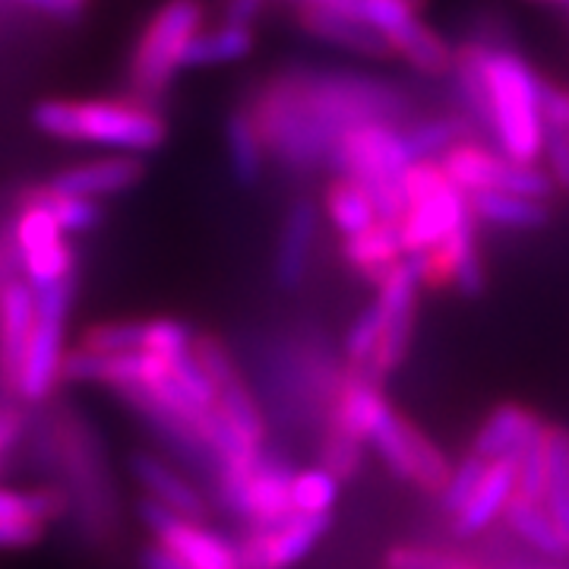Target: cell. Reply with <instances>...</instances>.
<instances>
[{"mask_svg":"<svg viewBox=\"0 0 569 569\" xmlns=\"http://www.w3.org/2000/svg\"><path fill=\"white\" fill-rule=\"evenodd\" d=\"M36 326V288L22 272L0 284V389L17 399L26 346Z\"/></svg>","mask_w":569,"mask_h":569,"instance_id":"9a60e30c","label":"cell"},{"mask_svg":"<svg viewBox=\"0 0 569 569\" xmlns=\"http://www.w3.org/2000/svg\"><path fill=\"white\" fill-rule=\"evenodd\" d=\"M503 519H507L509 531H512L526 548L535 550V553H541V557H548V560H567L569 557V541L560 535V529H557V522L550 519V512L545 509V503H531V500L512 497L507 512H503Z\"/></svg>","mask_w":569,"mask_h":569,"instance_id":"d4e9b609","label":"cell"},{"mask_svg":"<svg viewBox=\"0 0 569 569\" xmlns=\"http://www.w3.org/2000/svg\"><path fill=\"white\" fill-rule=\"evenodd\" d=\"M73 266H77V257H73V247L67 241H58V244L44 247V250H36L29 257L20 260V272L29 279V284L41 291L48 284L63 282V279H73Z\"/></svg>","mask_w":569,"mask_h":569,"instance_id":"e575fe53","label":"cell"},{"mask_svg":"<svg viewBox=\"0 0 569 569\" xmlns=\"http://www.w3.org/2000/svg\"><path fill=\"white\" fill-rule=\"evenodd\" d=\"M387 39L389 44H392V51H396L411 70H418L421 77H430V80L449 77L456 48H452L449 41L440 39L433 29H427L425 22H418V17L392 26L387 32Z\"/></svg>","mask_w":569,"mask_h":569,"instance_id":"603a6c76","label":"cell"},{"mask_svg":"<svg viewBox=\"0 0 569 569\" xmlns=\"http://www.w3.org/2000/svg\"><path fill=\"white\" fill-rule=\"evenodd\" d=\"M288 3H310V7L339 10L346 17L377 26L380 32H389L392 26L418 17L427 7V0H288Z\"/></svg>","mask_w":569,"mask_h":569,"instance_id":"d6a6232c","label":"cell"},{"mask_svg":"<svg viewBox=\"0 0 569 569\" xmlns=\"http://www.w3.org/2000/svg\"><path fill=\"white\" fill-rule=\"evenodd\" d=\"M142 569H193L183 563L181 557H174L171 550H164L162 545H149V548H142Z\"/></svg>","mask_w":569,"mask_h":569,"instance_id":"7dc6e473","label":"cell"},{"mask_svg":"<svg viewBox=\"0 0 569 569\" xmlns=\"http://www.w3.org/2000/svg\"><path fill=\"white\" fill-rule=\"evenodd\" d=\"M490 86V140L519 164H535L545 152V118H541V80L522 54L503 44H488L485 58Z\"/></svg>","mask_w":569,"mask_h":569,"instance_id":"277c9868","label":"cell"},{"mask_svg":"<svg viewBox=\"0 0 569 569\" xmlns=\"http://www.w3.org/2000/svg\"><path fill=\"white\" fill-rule=\"evenodd\" d=\"M545 152H548L550 181L557 190H569V133L545 123Z\"/></svg>","mask_w":569,"mask_h":569,"instance_id":"b9f144b4","label":"cell"},{"mask_svg":"<svg viewBox=\"0 0 569 569\" xmlns=\"http://www.w3.org/2000/svg\"><path fill=\"white\" fill-rule=\"evenodd\" d=\"M545 481H548V452H545V437H538L531 447L516 456V497L541 503L545 500Z\"/></svg>","mask_w":569,"mask_h":569,"instance_id":"74e56055","label":"cell"},{"mask_svg":"<svg viewBox=\"0 0 569 569\" xmlns=\"http://www.w3.org/2000/svg\"><path fill=\"white\" fill-rule=\"evenodd\" d=\"M402 140H406L411 162L433 159L447 152L452 142L459 140H481L478 127L468 121L466 114H440V118H421V121L402 123Z\"/></svg>","mask_w":569,"mask_h":569,"instance_id":"484cf974","label":"cell"},{"mask_svg":"<svg viewBox=\"0 0 569 569\" xmlns=\"http://www.w3.org/2000/svg\"><path fill=\"white\" fill-rule=\"evenodd\" d=\"M440 164L449 174V181L456 183L462 193L507 190V193H522V197H538V200H548L553 193L550 174L538 171L535 164L512 162L503 152H493L481 140L452 142L443 152Z\"/></svg>","mask_w":569,"mask_h":569,"instance_id":"9c48e42d","label":"cell"},{"mask_svg":"<svg viewBox=\"0 0 569 569\" xmlns=\"http://www.w3.org/2000/svg\"><path fill=\"white\" fill-rule=\"evenodd\" d=\"M459 569H466V567H459Z\"/></svg>","mask_w":569,"mask_h":569,"instance_id":"816d5d0a","label":"cell"},{"mask_svg":"<svg viewBox=\"0 0 569 569\" xmlns=\"http://www.w3.org/2000/svg\"><path fill=\"white\" fill-rule=\"evenodd\" d=\"M516 497V459H490L488 471L466 507L452 516V531L459 538H475L488 531Z\"/></svg>","mask_w":569,"mask_h":569,"instance_id":"ffe728a7","label":"cell"},{"mask_svg":"<svg viewBox=\"0 0 569 569\" xmlns=\"http://www.w3.org/2000/svg\"><path fill=\"white\" fill-rule=\"evenodd\" d=\"M317 228H320V212L310 200H295L288 206L279 231V247H276V282L282 288H298L307 279L313 244H317Z\"/></svg>","mask_w":569,"mask_h":569,"instance_id":"ac0fdd59","label":"cell"},{"mask_svg":"<svg viewBox=\"0 0 569 569\" xmlns=\"http://www.w3.org/2000/svg\"><path fill=\"white\" fill-rule=\"evenodd\" d=\"M130 471L137 478V485L146 490L149 500L162 503V507L174 509L181 516H193V519H203L206 500L200 490L193 488L183 475H178L171 466H164L159 456L152 452H137L130 459Z\"/></svg>","mask_w":569,"mask_h":569,"instance_id":"7402d4cb","label":"cell"},{"mask_svg":"<svg viewBox=\"0 0 569 569\" xmlns=\"http://www.w3.org/2000/svg\"><path fill=\"white\" fill-rule=\"evenodd\" d=\"M418 284L421 282L408 260H402L383 282L377 284L380 288L377 301L383 307V329H380V342H377L370 365L361 370L367 377L383 380L406 361L411 336H415V317H418Z\"/></svg>","mask_w":569,"mask_h":569,"instance_id":"8fae6325","label":"cell"},{"mask_svg":"<svg viewBox=\"0 0 569 569\" xmlns=\"http://www.w3.org/2000/svg\"><path fill=\"white\" fill-rule=\"evenodd\" d=\"M468 209L478 222L497 224V228H541L548 224L550 209L538 197H522V193H507V190H475L466 193Z\"/></svg>","mask_w":569,"mask_h":569,"instance_id":"cb8c5ba5","label":"cell"},{"mask_svg":"<svg viewBox=\"0 0 569 569\" xmlns=\"http://www.w3.org/2000/svg\"><path fill=\"white\" fill-rule=\"evenodd\" d=\"M269 0H224L222 3V22H234V26H253L263 17Z\"/></svg>","mask_w":569,"mask_h":569,"instance_id":"f6af8a7d","label":"cell"},{"mask_svg":"<svg viewBox=\"0 0 569 569\" xmlns=\"http://www.w3.org/2000/svg\"><path fill=\"white\" fill-rule=\"evenodd\" d=\"M332 164L361 183L377 206V216L399 222L406 216V174L411 168L399 123H358L339 137Z\"/></svg>","mask_w":569,"mask_h":569,"instance_id":"5b68a950","label":"cell"},{"mask_svg":"<svg viewBox=\"0 0 569 569\" xmlns=\"http://www.w3.org/2000/svg\"><path fill=\"white\" fill-rule=\"evenodd\" d=\"M452 284L466 295V298H478L488 284V269H485V257H481V241L478 234L462 247L459 260H456V272H452Z\"/></svg>","mask_w":569,"mask_h":569,"instance_id":"60d3db41","label":"cell"},{"mask_svg":"<svg viewBox=\"0 0 569 569\" xmlns=\"http://www.w3.org/2000/svg\"><path fill=\"white\" fill-rule=\"evenodd\" d=\"M485 471H488V459H481L478 452H468L459 466L449 468L443 488L437 490L443 512L456 516L459 509L466 507L468 500H471V493H475V490H478V485H481Z\"/></svg>","mask_w":569,"mask_h":569,"instance_id":"d590c367","label":"cell"},{"mask_svg":"<svg viewBox=\"0 0 569 569\" xmlns=\"http://www.w3.org/2000/svg\"><path fill=\"white\" fill-rule=\"evenodd\" d=\"M339 488H342V478L332 475L326 466L295 471L291 490H288L291 512L295 516H329V509L339 500Z\"/></svg>","mask_w":569,"mask_h":569,"instance_id":"836d02e7","label":"cell"},{"mask_svg":"<svg viewBox=\"0 0 569 569\" xmlns=\"http://www.w3.org/2000/svg\"><path fill=\"white\" fill-rule=\"evenodd\" d=\"M291 468L282 462L260 456V462L250 468L241 478H228L219 481L224 507L234 516H241L247 526H272L284 516H291Z\"/></svg>","mask_w":569,"mask_h":569,"instance_id":"4fadbf2b","label":"cell"},{"mask_svg":"<svg viewBox=\"0 0 569 569\" xmlns=\"http://www.w3.org/2000/svg\"><path fill=\"white\" fill-rule=\"evenodd\" d=\"M531 3H553V7H569V0H531Z\"/></svg>","mask_w":569,"mask_h":569,"instance_id":"681fc988","label":"cell"},{"mask_svg":"<svg viewBox=\"0 0 569 569\" xmlns=\"http://www.w3.org/2000/svg\"><path fill=\"white\" fill-rule=\"evenodd\" d=\"M140 519L156 538V545L181 557L187 567L193 569H241L238 545L222 538L219 531L206 529L203 519L181 516L174 509L162 507L149 497L140 500Z\"/></svg>","mask_w":569,"mask_h":569,"instance_id":"30bf717a","label":"cell"},{"mask_svg":"<svg viewBox=\"0 0 569 569\" xmlns=\"http://www.w3.org/2000/svg\"><path fill=\"white\" fill-rule=\"evenodd\" d=\"M295 22L305 29L307 36L326 41L332 48H346V51H355V54H367V58H389V54H396L387 32H380L370 22L346 17L339 10L295 3Z\"/></svg>","mask_w":569,"mask_h":569,"instance_id":"2e32d148","label":"cell"},{"mask_svg":"<svg viewBox=\"0 0 569 569\" xmlns=\"http://www.w3.org/2000/svg\"><path fill=\"white\" fill-rule=\"evenodd\" d=\"M406 216L399 219V238L406 257L425 253L459 228L468 216V197L449 181L443 164L433 159L411 162L406 174Z\"/></svg>","mask_w":569,"mask_h":569,"instance_id":"52a82bcc","label":"cell"},{"mask_svg":"<svg viewBox=\"0 0 569 569\" xmlns=\"http://www.w3.org/2000/svg\"><path fill=\"white\" fill-rule=\"evenodd\" d=\"M67 512L63 490H13L0 488V522H32V526H51Z\"/></svg>","mask_w":569,"mask_h":569,"instance_id":"4dcf8cb0","label":"cell"},{"mask_svg":"<svg viewBox=\"0 0 569 569\" xmlns=\"http://www.w3.org/2000/svg\"><path fill=\"white\" fill-rule=\"evenodd\" d=\"M44 538V526L32 522H0V550L36 548Z\"/></svg>","mask_w":569,"mask_h":569,"instance_id":"7bdbcfd3","label":"cell"},{"mask_svg":"<svg viewBox=\"0 0 569 569\" xmlns=\"http://www.w3.org/2000/svg\"><path fill=\"white\" fill-rule=\"evenodd\" d=\"M329 425L342 427L365 447L377 449L383 466L415 488L437 493L449 475V459L433 440H427L418 427L402 418L380 389V380L351 370L339 377L332 389Z\"/></svg>","mask_w":569,"mask_h":569,"instance_id":"7a4b0ae2","label":"cell"},{"mask_svg":"<svg viewBox=\"0 0 569 569\" xmlns=\"http://www.w3.org/2000/svg\"><path fill=\"white\" fill-rule=\"evenodd\" d=\"M545 452H548V481H545V509L557 522L560 535L569 541V430L550 427L545 433Z\"/></svg>","mask_w":569,"mask_h":569,"instance_id":"f546056e","label":"cell"},{"mask_svg":"<svg viewBox=\"0 0 569 569\" xmlns=\"http://www.w3.org/2000/svg\"><path fill=\"white\" fill-rule=\"evenodd\" d=\"M13 272H20V260H17V247H13V241L7 238H0V284L7 282Z\"/></svg>","mask_w":569,"mask_h":569,"instance_id":"c3c4849f","label":"cell"},{"mask_svg":"<svg viewBox=\"0 0 569 569\" xmlns=\"http://www.w3.org/2000/svg\"><path fill=\"white\" fill-rule=\"evenodd\" d=\"M342 260L361 279H367L370 284H380L396 266L406 260L402 238H399V222L377 219L367 231L346 238L342 241Z\"/></svg>","mask_w":569,"mask_h":569,"instance_id":"44dd1931","label":"cell"},{"mask_svg":"<svg viewBox=\"0 0 569 569\" xmlns=\"http://www.w3.org/2000/svg\"><path fill=\"white\" fill-rule=\"evenodd\" d=\"M73 3H77V7H82V3H86V0H73Z\"/></svg>","mask_w":569,"mask_h":569,"instance_id":"f907efd6","label":"cell"},{"mask_svg":"<svg viewBox=\"0 0 569 569\" xmlns=\"http://www.w3.org/2000/svg\"><path fill=\"white\" fill-rule=\"evenodd\" d=\"M253 29L250 26H234V22H222L209 32H197L187 51H183L181 70L187 67H222V63L244 61L253 51Z\"/></svg>","mask_w":569,"mask_h":569,"instance_id":"4316f807","label":"cell"},{"mask_svg":"<svg viewBox=\"0 0 569 569\" xmlns=\"http://www.w3.org/2000/svg\"><path fill=\"white\" fill-rule=\"evenodd\" d=\"M323 209L329 216V222L336 224V231L342 238H351V234H361L370 224L377 222V206L367 197V190L361 183H355L351 178H336V181L326 183L323 193Z\"/></svg>","mask_w":569,"mask_h":569,"instance_id":"f1b7e54d","label":"cell"},{"mask_svg":"<svg viewBox=\"0 0 569 569\" xmlns=\"http://www.w3.org/2000/svg\"><path fill=\"white\" fill-rule=\"evenodd\" d=\"M142 178H146V164L137 156H104V159L63 168L61 174H54L48 183L63 190V193L102 200V197L133 190Z\"/></svg>","mask_w":569,"mask_h":569,"instance_id":"e0dca14e","label":"cell"},{"mask_svg":"<svg viewBox=\"0 0 569 569\" xmlns=\"http://www.w3.org/2000/svg\"><path fill=\"white\" fill-rule=\"evenodd\" d=\"M193 342L190 326L181 320H114V323L89 326L77 348L89 355H121V351H162L181 355Z\"/></svg>","mask_w":569,"mask_h":569,"instance_id":"5bb4252c","label":"cell"},{"mask_svg":"<svg viewBox=\"0 0 569 569\" xmlns=\"http://www.w3.org/2000/svg\"><path fill=\"white\" fill-rule=\"evenodd\" d=\"M380 329H383V307L380 301H373L355 317V323L348 326L346 332V358L351 370H365L370 365L377 342H380Z\"/></svg>","mask_w":569,"mask_h":569,"instance_id":"8d00e7d4","label":"cell"},{"mask_svg":"<svg viewBox=\"0 0 569 569\" xmlns=\"http://www.w3.org/2000/svg\"><path fill=\"white\" fill-rule=\"evenodd\" d=\"M548 425L529 411V408L507 402L497 406L485 418V425L478 427L471 452H478L481 459H516L526 447H531L538 437H545Z\"/></svg>","mask_w":569,"mask_h":569,"instance_id":"d6986e66","label":"cell"},{"mask_svg":"<svg viewBox=\"0 0 569 569\" xmlns=\"http://www.w3.org/2000/svg\"><path fill=\"white\" fill-rule=\"evenodd\" d=\"M29 197H36L39 203L51 209V216L58 219L63 234H89L92 228H99L104 219V209L92 197H77V193H63L51 183H39L26 190Z\"/></svg>","mask_w":569,"mask_h":569,"instance_id":"1f68e13d","label":"cell"},{"mask_svg":"<svg viewBox=\"0 0 569 569\" xmlns=\"http://www.w3.org/2000/svg\"><path fill=\"white\" fill-rule=\"evenodd\" d=\"M462 563L443 548L399 545L387 553V569H459Z\"/></svg>","mask_w":569,"mask_h":569,"instance_id":"ab89813d","label":"cell"},{"mask_svg":"<svg viewBox=\"0 0 569 569\" xmlns=\"http://www.w3.org/2000/svg\"><path fill=\"white\" fill-rule=\"evenodd\" d=\"M20 3L29 10H39L44 17H54V20H73L82 10L73 0H20Z\"/></svg>","mask_w":569,"mask_h":569,"instance_id":"bcb514c9","label":"cell"},{"mask_svg":"<svg viewBox=\"0 0 569 569\" xmlns=\"http://www.w3.org/2000/svg\"><path fill=\"white\" fill-rule=\"evenodd\" d=\"M329 516H284L272 526H250L238 545L241 569H291L320 545Z\"/></svg>","mask_w":569,"mask_h":569,"instance_id":"7c38bea8","label":"cell"},{"mask_svg":"<svg viewBox=\"0 0 569 569\" xmlns=\"http://www.w3.org/2000/svg\"><path fill=\"white\" fill-rule=\"evenodd\" d=\"M73 291H77L73 279H63L36 291V326L26 346L20 383H17V399L26 406H41L61 383L63 358H67V348H63L67 313H70Z\"/></svg>","mask_w":569,"mask_h":569,"instance_id":"ba28073f","label":"cell"},{"mask_svg":"<svg viewBox=\"0 0 569 569\" xmlns=\"http://www.w3.org/2000/svg\"><path fill=\"white\" fill-rule=\"evenodd\" d=\"M224 142H228V164H231L234 181L241 183V187H253L263 178L266 146L244 104L228 114V121H224Z\"/></svg>","mask_w":569,"mask_h":569,"instance_id":"83f0119b","label":"cell"},{"mask_svg":"<svg viewBox=\"0 0 569 569\" xmlns=\"http://www.w3.org/2000/svg\"><path fill=\"white\" fill-rule=\"evenodd\" d=\"M32 123L51 140L89 142L130 156L156 152L168 140V121L162 111L140 96L44 99L32 108Z\"/></svg>","mask_w":569,"mask_h":569,"instance_id":"3957f363","label":"cell"},{"mask_svg":"<svg viewBox=\"0 0 569 569\" xmlns=\"http://www.w3.org/2000/svg\"><path fill=\"white\" fill-rule=\"evenodd\" d=\"M22 430H26V415L17 402H3L0 406V462L7 459V452L20 443Z\"/></svg>","mask_w":569,"mask_h":569,"instance_id":"ee69618b","label":"cell"},{"mask_svg":"<svg viewBox=\"0 0 569 569\" xmlns=\"http://www.w3.org/2000/svg\"><path fill=\"white\" fill-rule=\"evenodd\" d=\"M203 0H164L133 44L127 63L130 96L152 104L162 99L174 82V73L181 70L187 44L203 29Z\"/></svg>","mask_w":569,"mask_h":569,"instance_id":"8992f818","label":"cell"},{"mask_svg":"<svg viewBox=\"0 0 569 569\" xmlns=\"http://www.w3.org/2000/svg\"><path fill=\"white\" fill-rule=\"evenodd\" d=\"M361 449L365 443L355 440L351 433H346L342 427L329 425L326 427V440H323V466L339 475L342 481L355 475V468L361 466Z\"/></svg>","mask_w":569,"mask_h":569,"instance_id":"f35d334b","label":"cell"},{"mask_svg":"<svg viewBox=\"0 0 569 569\" xmlns=\"http://www.w3.org/2000/svg\"><path fill=\"white\" fill-rule=\"evenodd\" d=\"M266 156L288 171L332 164L339 137L358 123L411 121V96L399 82L351 70L291 67L263 80L244 104Z\"/></svg>","mask_w":569,"mask_h":569,"instance_id":"6da1fadb","label":"cell"}]
</instances>
